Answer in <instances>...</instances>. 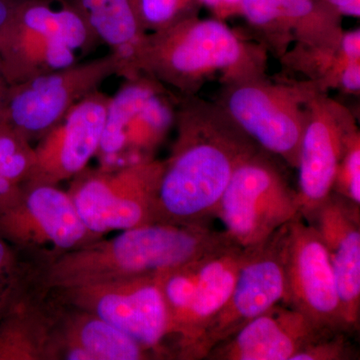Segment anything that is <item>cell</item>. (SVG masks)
I'll return each instance as SVG.
<instances>
[{"instance_id":"obj_19","label":"cell","mask_w":360,"mask_h":360,"mask_svg":"<svg viewBox=\"0 0 360 360\" xmlns=\"http://www.w3.org/2000/svg\"><path fill=\"white\" fill-rule=\"evenodd\" d=\"M61 305V304H60ZM51 317L49 359L142 360L158 356L101 317L65 307Z\"/></svg>"},{"instance_id":"obj_27","label":"cell","mask_w":360,"mask_h":360,"mask_svg":"<svg viewBox=\"0 0 360 360\" xmlns=\"http://www.w3.org/2000/svg\"><path fill=\"white\" fill-rule=\"evenodd\" d=\"M352 354L345 336L341 333H330L310 342L291 360H345Z\"/></svg>"},{"instance_id":"obj_15","label":"cell","mask_w":360,"mask_h":360,"mask_svg":"<svg viewBox=\"0 0 360 360\" xmlns=\"http://www.w3.org/2000/svg\"><path fill=\"white\" fill-rule=\"evenodd\" d=\"M110 97L101 90L92 92L35 141L25 184L58 186L87 167L98 153Z\"/></svg>"},{"instance_id":"obj_17","label":"cell","mask_w":360,"mask_h":360,"mask_svg":"<svg viewBox=\"0 0 360 360\" xmlns=\"http://www.w3.org/2000/svg\"><path fill=\"white\" fill-rule=\"evenodd\" d=\"M310 219L333 266L345 329L355 330L360 316L359 206L333 193Z\"/></svg>"},{"instance_id":"obj_29","label":"cell","mask_w":360,"mask_h":360,"mask_svg":"<svg viewBox=\"0 0 360 360\" xmlns=\"http://www.w3.org/2000/svg\"><path fill=\"white\" fill-rule=\"evenodd\" d=\"M341 18H360V0H319Z\"/></svg>"},{"instance_id":"obj_18","label":"cell","mask_w":360,"mask_h":360,"mask_svg":"<svg viewBox=\"0 0 360 360\" xmlns=\"http://www.w3.org/2000/svg\"><path fill=\"white\" fill-rule=\"evenodd\" d=\"M330 333L300 310L278 303L219 343L205 359L291 360L310 342Z\"/></svg>"},{"instance_id":"obj_6","label":"cell","mask_w":360,"mask_h":360,"mask_svg":"<svg viewBox=\"0 0 360 360\" xmlns=\"http://www.w3.org/2000/svg\"><path fill=\"white\" fill-rule=\"evenodd\" d=\"M180 96L146 73L125 77L110 97L99 146V167L115 169L155 160L174 129Z\"/></svg>"},{"instance_id":"obj_5","label":"cell","mask_w":360,"mask_h":360,"mask_svg":"<svg viewBox=\"0 0 360 360\" xmlns=\"http://www.w3.org/2000/svg\"><path fill=\"white\" fill-rule=\"evenodd\" d=\"M319 91L309 80L266 75L220 85L214 103L258 148L296 168L310 103Z\"/></svg>"},{"instance_id":"obj_13","label":"cell","mask_w":360,"mask_h":360,"mask_svg":"<svg viewBox=\"0 0 360 360\" xmlns=\"http://www.w3.org/2000/svg\"><path fill=\"white\" fill-rule=\"evenodd\" d=\"M285 304L319 328L347 333L341 316L333 266L319 232L298 217L283 229Z\"/></svg>"},{"instance_id":"obj_1","label":"cell","mask_w":360,"mask_h":360,"mask_svg":"<svg viewBox=\"0 0 360 360\" xmlns=\"http://www.w3.org/2000/svg\"><path fill=\"white\" fill-rule=\"evenodd\" d=\"M172 153L163 160L156 222L207 225L232 175L257 151L214 101L180 96Z\"/></svg>"},{"instance_id":"obj_16","label":"cell","mask_w":360,"mask_h":360,"mask_svg":"<svg viewBox=\"0 0 360 360\" xmlns=\"http://www.w3.org/2000/svg\"><path fill=\"white\" fill-rule=\"evenodd\" d=\"M239 16L277 59L296 44L335 49L345 32L342 18L319 0H243Z\"/></svg>"},{"instance_id":"obj_9","label":"cell","mask_w":360,"mask_h":360,"mask_svg":"<svg viewBox=\"0 0 360 360\" xmlns=\"http://www.w3.org/2000/svg\"><path fill=\"white\" fill-rule=\"evenodd\" d=\"M124 66L113 52L11 85L2 122L30 143L37 141L84 97Z\"/></svg>"},{"instance_id":"obj_24","label":"cell","mask_w":360,"mask_h":360,"mask_svg":"<svg viewBox=\"0 0 360 360\" xmlns=\"http://www.w3.org/2000/svg\"><path fill=\"white\" fill-rule=\"evenodd\" d=\"M34 161L32 143L11 125L0 122V177L25 186Z\"/></svg>"},{"instance_id":"obj_30","label":"cell","mask_w":360,"mask_h":360,"mask_svg":"<svg viewBox=\"0 0 360 360\" xmlns=\"http://www.w3.org/2000/svg\"><path fill=\"white\" fill-rule=\"evenodd\" d=\"M25 0H0V28Z\"/></svg>"},{"instance_id":"obj_12","label":"cell","mask_w":360,"mask_h":360,"mask_svg":"<svg viewBox=\"0 0 360 360\" xmlns=\"http://www.w3.org/2000/svg\"><path fill=\"white\" fill-rule=\"evenodd\" d=\"M283 229L262 245L246 248L229 300L208 324L189 360L205 359L248 322L285 302Z\"/></svg>"},{"instance_id":"obj_20","label":"cell","mask_w":360,"mask_h":360,"mask_svg":"<svg viewBox=\"0 0 360 360\" xmlns=\"http://www.w3.org/2000/svg\"><path fill=\"white\" fill-rule=\"evenodd\" d=\"M245 252L246 248L229 243L203 259L195 290L172 330L179 359H189L208 324L229 300Z\"/></svg>"},{"instance_id":"obj_26","label":"cell","mask_w":360,"mask_h":360,"mask_svg":"<svg viewBox=\"0 0 360 360\" xmlns=\"http://www.w3.org/2000/svg\"><path fill=\"white\" fill-rule=\"evenodd\" d=\"M333 193L360 205V131L350 139L333 182Z\"/></svg>"},{"instance_id":"obj_10","label":"cell","mask_w":360,"mask_h":360,"mask_svg":"<svg viewBox=\"0 0 360 360\" xmlns=\"http://www.w3.org/2000/svg\"><path fill=\"white\" fill-rule=\"evenodd\" d=\"M59 304L89 312L112 324L156 355L170 336L160 274L49 291Z\"/></svg>"},{"instance_id":"obj_21","label":"cell","mask_w":360,"mask_h":360,"mask_svg":"<svg viewBox=\"0 0 360 360\" xmlns=\"http://www.w3.org/2000/svg\"><path fill=\"white\" fill-rule=\"evenodd\" d=\"M99 44L110 47L124 66L122 77L139 75L136 60L146 33L130 0H70Z\"/></svg>"},{"instance_id":"obj_11","label":"cell","mask_w":360,"mask_h":360,"mask_svg":"<svg viewBox=\"0 0 360 360\" xmlns=\"http://www.w3.org/2000/svg\"><path fill=\"white\" fill-rule=\"evenodd\" d=\"M0 233L41 262L101 238L86 229L68 191L51 184H25L18 201L0 212Z\"/></svg>"},{"instance_id":"obj_22","label":"cell","mask_w":360,"mask_h":360,"mask_svg":"<svg viewBox=\"0 0 360 360\" xmlns=\"http://www.w3.org/2000/svg\"><path fill=\"white\" fill-rule=\"evenodd\" d=\"M49 333V314L21 298L0 319V360L47 359Z\"/></svg>"},{"instance_id":"obj_14","label":"cell","mask_w":360,"mask_h":360,"mask_svg":"<svg viewBox=\"0 0 360 360\" xmlns=\"http://www.w3.org/2000/svg\"><path fill=\"white\" fill-rule=\"evenodd\" d=\"M359 131L352 111L328 92L310 103L298 153V200L302 217L310 219L333 194L336 170L350 139Z\"/></svg>"},{"instance_id":"obj_23","label":"cell","mask_w":360,"mask_h":360,"mask_svg":"<svg viewBox=\"0 0 360 360\" xmlns=\"http://www.w3.org/2000/svg\"><path fill=\"white\" fill-rule=\"evenodd\" d=\"M146 33L161 32L200 14V0H130Z\"/></svg>"},{"instance_id":"obj_31","label":"cell","mask_w":360,"mask_h":360,"mask_svg":"<svg viewBox=\"0 0 360 360\" xmlns=\"http://www.w3.org/2000/svg\"><path fill=\"white\" fill-rule=\"evenodd\" d=\"M9 86L11 85L6 82V77H4V73H2L1 66H0V122L4 120Z\"/></svg>"},{"instance_id":"obj_4","label":"cell","mask_w":360,"mask_h":360,"mask_svg":"<svg viewBox=\"0 0 360 360\" xmlns=\"http://www.w3.org/2000/svg\"><path fill=\"white\" fill-rule=\"evenodd\" d=\"M97 44L70 0H25L0 28V66L18 84L75 65Z\"/></svg>"},{"instance_id":"obj_2","label":"cell","mask_w":360,"mask_h":360,"mask_svg":"<svg viewBox=\"0 0 360 360\" xmlns=\"http://www.w3.org/2000/svg\"><path fill=\"white\" fill-rule=\"evenodd\" d=\"M207 225L156 224L122 231L40 262L35 277L47 291L158 276L206 257L229 243Z\"/></svg>"},{"instance_id":"obj_7","label":"cell","mask_w":360,"mask_h":360,"mask_svg":"<svg viewBox=\"0 0 360 360\" xmlns=\"http://www.w3.org/2000/svg\"><path fill=\"white\" fill-rule=\"evenodd\" d=\"M215 217L232 243L251 248L302 214L297 191L272 155L258 149L236 168Z\"/></svg>"},{"instance_id":"obj_3","label":"cell","mask_w":360,"mask_h":360,"mask_svg":"<svg viewBox=\"0 0 360 360\" xmlns=\"http://www.w3.org/2000/svg\"><path fill=\"white\" fill-rule=\"evenodd\" d=\"M269 53L264 44L232 30L224 20L195 16L148 33L136 71L179 96H194L212 80L224 85L266 75Z\"/></svg>"},{"instance_id":"obj_28","label":"cell","mask_w":360,"mask_h":360,"mask_svg":"<svg viewBox=\"0 0 360 360\" xmlns=\"http://www.w3.org/2000/svg\"><path fill=\"white\" fill-rule=\"evenodd\" d=\"M202 6L212 11L215 18L224 20L240 14L243 0H200Z\"/></svg>"},{"instance_id":"obj_8","label":"cell","mask_w":360,"mask_h":360,"mask_svg":"<svg viewBox=\"0 0 360 360\" xmlns=\"http://www.w3.org/2000/svg\"><path fill=\"white\" fill-rule=\"evenodd\" d=\"M163 160L129 167L82 170L73 177L70 194L80 219L97 238L156 224V202Z\"/></svg>"},{"instance_id":"obj_25","label":"cell","mask_w":360,"mask_h":360,"mask_svg":"<svg viewBox=\"0 0 360 360\" xmlns=\"http://www.w3.org/2000/svg\"><path fill=\"white\" fill-rule=\"evenodd\" d=\"M18 252L0 233V319L22 298L25 276Z\"/></svg>"}]
</instances>
